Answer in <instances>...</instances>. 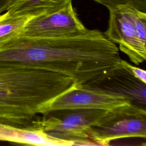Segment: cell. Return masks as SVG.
Masks as SVG:
<instances>
[{
    "label": "cell",
    "mask_w": 146,
    "mask_h": 146,
    "mask_svg": "<svg viewBox=\"0 0 146 146\" xmlns=\"http://www.w3.org/2000/svg\"><path fill=\"white\" fill-rule=\"evenodd\" d=\"M121 59L116 44L96 29L58 36H19L0 47L1 66L58 72L78 86L102 82L121 67Z\"/></svg>",
    "instance_id": "6da1fadb"
},
{
    "label": "cell",
    "mask_w": 146,
    "mask_h": 146,
    "mask_svg": "<svg viewBox=\"0 0 146 146\" xmlns=\"http://www.w3.org/2000/svg\"><path fill=\"white\" fill-rule=\"evenodd\" d=\"M78 84L47 70L0 66V124L30 128L56 97Z\"/></svg>",
    "instance_id": "7a4b0ae2"
},
{
    "label": "cell",
    "mask_w": 146,
    "mask_h": 146,
    "mask_svg": "<svg viewBox=\"0 0 146 146\" xmlns=\"http://www.w3.org/2000/svg\"><path fill=\"white\" fill-rule=\"evenodd\" d=\"M109 20L103 33L110 41L136 64L146 59V12L129 5L108 9Z\"/></svg>",
    "instance_id": "3957f363"
},
{
    "label": "cell",
    "mask_w": 146,
    "mask_h": 146,
    "mask_svg": "<svg viewBox=\"0 0 146 146\" xmlns=\"http://www.w3.org/2000/svg\"><path fill=\"white\" fill-rule=\"evenodd\" d=\"M90 139L99 145L129 137L145 139L146 108L135 104L106 111L88 132Z\"/></svg>",
    "instance_id": "277c9868"
},
{
    "label": "cell",
    "mask_w": 146,
    "mask_h": 146,
    "mask_svg": "<svg viewBox=\"0 0 146 146\" xmlns=\"http://www.w3.org/2000/svg\"><path fill=\"white\" fill-rule=\"evenodd\" d=\"M106 111L100 110H64L48 112L33 120L32 127L48 135L74 142V145H83L90 139L88 132Z\"/></svg>",
    "instance_id": "5b68a950"
},
{
    "label": "cell",
    "mask_w": 146,
    "mask_h": 146,
    "mask_svg": "<svg viewBox=\"0 0 146 146\" xmlns=\"http://www.w3.org/2000/svg\"><path fill=\"white\" fill-rule=\"evenodd\" d=\"M131 104L129 98L120 93L94 85H76L54 99L48 112L80 109L112 111Z\"/></svg>",
    "instance_id": "8992f818"
},
{
    "label": "cell",
    "mask_w": 146,
    "mask_h": 146,
    "mask_svg": "<svg viewBox=\"0 0 146 146\" xmlns=\"http://www.w3.org/2000/svg\"><path fill=\"white\" fill-rule=\"evenodd\" d=\"M87 28L78 18L72 2L56 11L31 17L20 36L49 37L71 35Z\"/></svg>",
    "instance_id": "52a82bcc"
},
{
    "label": "cell",
    "mask_w": 146,
    "mask_h": 146,
    "mask_svg": "<svg viewBox=\"0 0 146 146\" xmlns=\"http://www.w3.org/2000/svg\"><path fill=\"white\" fill-rule=\"evenodd\" d=\"M94 86L120 93L129 98L132 104L145 108V83L134 77L122 66Z\"/></svg>",
    "instance_id": "ba28073f"
},
{
    "label": "cell",
    "mask_w": 146,
    "mask_h": 146,
    "mask_svg": "<svg viewBox=\"0 0 146 146\" xmlns=\"http://www.w3.org/2000/svg\"><path fill=\"white\" fill-rule=\"evenodd\" d=\"M0 141L44 146H69L71 141L54 137L41 129L0 124Z\"/></svg>",
    "instance_id": "9c48e42d"
},
{
    "label": "cell",
    "mask_w": 146,
    "mask_h": 146,
    "mask_svg": "<svg viewBox=\"0 0 146 146\" xmlns=\"http://www.w3.org/2000/svg\"><path fill=\"white\" fill-rule=\"evenodd\" d=\"M71 2L72 0H17L7 11L13 15L36 17L56 11Z\"/></svg>",
    "instance_id": "30bf717a"
},
{
    "label": "cell",
    "mask_w": 146,
    "mask_h": 146,
    "mask_svg": "<svg viewBox=\"0 0 146 146\" xmlns=\"http://www.w3.org/2000/svg\"><path fill=\"white\" fill-rule=\"evenodd\" d=\"M33 17L13 15L7 11L0 15V47L17 39Z\"/></svg>",
    "instance_id": "8fae6325"
},
{
    "label": "cell",
    "mask_w": 146,
    "mask_h": 146,
    "mask_svg": "<svg viewBox=\"0 0 146 146\" xmlns=\"http://www.w3.org/2000/svg\"><path fill=\"white\" fill-rule=\"evenodd\" d=\"M106 7L108 9L120 5H129L146 12V0H94Z\"/></svg>",
    "instance_id": "7c38bea8"
},
{
    "label": "cell",
    "mask_w": 146,
    "mask_h": 146,
    "mask_svg": "<svg viewBox=\"0 0 146 146\" xmlns=\"http://www.w3.org/2000/svg\"><path fill=\"white\" fill-rule=\"evenodd\" d=\"M121 65L123 68L132 74L134 77L146 83V71L144 70L135 67L123 59H121Z\"/></svg>",
    "instance_id": "4fadbf2b"
},
{
    "label": "cell",
    "mask_w": 146,
    "mask_h": 146,
    "mask_svg": "<svg viewBox=\"0 0 146 146\" xmlns=\"http://www.w3.org/2000/svg\"><path fill=\"white\" fill-rule=\"evenodd\" d=\"M17 0H0V15L7 11Z\"/></svg>",
    "instance_id": "5bb4252c"
}]
</instances>
